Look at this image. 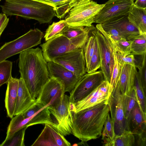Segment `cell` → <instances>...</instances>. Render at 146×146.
Instances as JSON below:
<instances>
[{
    "instance_id": "6da1fadb",
    "label": "cell",
    "mask_w": 146,
    "mask_h": 146,
    "mask_svg": "<svg viewBox=\"0 0 146 146\" xmlns=\"http://www.w3.org/2000/svg\"><path fill=\"white\" fill-rule=\"evenodd\" d=\"M18 66L21 77L32 98L36 101L50 78L47 62L41 49L31 48L20 53Z\"/></svg>"
},
{
    "instance_id": "7a4b0ae2",
    "label": "cell",
    "mask_w": 146,
    "mask_h": 146,
    "mask_svg": "<svg viewBox=\"0 0 146 146\" xmlns=\"http://www.w3.org/2000/svg\"><path fill=\"white\" fill-rule=\"evenodd\" d=\"M109 100L76 113L73 112L72 134L86 143L99 138L110 112Z\"/></svg>"
},
{
    "instance_id": "3957f363",
    "label": "cell",
    "mask_w": 146,
    "mask_h": 146,
    "mask_svg": "<svg viewBox=\"0 0 146 146\" xmlns=\"http://www.w3.org/2000/svg\"><path fill=\"white\" fill-rule=\"evenodd\" d=\"M0 6L3 13L7 16L15 15L34 19L40 24L50 23L56 17L53 7L34 0H6Z\"/></svg>"
},
{
    "instance_id": "277c9868",
    "label": "cell",
    "mask_w": 146,
    "mask_h": 146,
    "mask_svg": "<svg viewBox=\"0 0 146 146\" xmlns=\"http://www.w3.org/2000/svg\"><path fill=\"white\" fill-rule=\"evenodd\" d=\"M94 28L92 25L87 31L71 38L60 35L40 44L44 59L47 62L52 61L54 58L66 52L76 49L83 48L91 32Z\"/></svg>"
},
{
    "instance_id": "5b68a950",
    "label": "cell",
    "mask_w": 146,
    "mask_h": 146,
    "mask_svg": "<svg viewBox=\"0 0 146 146\" xmlns=\"http://www.w3.org/2000/svg\"><path fill=\"white\" fill-rule=\"evenodd\" d=\"M104 4H98L93 0H77L65 17L67 25L89 27L94 23L96 15Z\"/></svg>"
},
{
    "instance_id": "8992f818",
    "label": "cell",
    "mask_w": 146,
    "mask_h": 146,
    "mask_svg": "<svg viewBox=\"0 0 146 146\" xmlns=\"http://www.w3.org/2000/svg\"><path fill=\"white\" fill-rule=\"evenodd\" d=\"M47 107L56 121L57 131L64 136L72 134L73 112L69 96L64 94Z\"/></svg>"
},
{
    "instance_id": "52a82bcc",
    "label": "cell",
    "mask_w": 146,
    "mask_h": 146,
    "mask_svg": "<svg viewBox=\"0 0 146 146\" xmlns=\"http://www.w3.org/2000/svg\"><path fill=\"white\" fill-rule=\"evenodd\" d=\"M44 36L38 29H31L17 39L5 43L0 48V62L40 44Z\"/></svg>"
},
{
    "instance_id": "ba28073f",
    "label": "cell",
    "mask_w": 146,
    "mask_h": 146,
    "mask_svg": "<svg viewBox=\"0 0 146 146\" xmlns=\"http://www.w3.org/2000/svg\"><path fill=\"white\" fill-rule=\"evenodd\" d=\"M123 98V94L120 90L118 78L108 103L110 118L116 136L121 135L125 130L129 131L125 117Z\"/></svg>"
},
{
    "instance_id": "9c48e42d",
    "label": "cell",
    "mask_w": 146,
    "mask_h": 146,
    "mask_svg": "<svg viewBox=\"0 0 146 146\" xmlns=\"http://www.w3.org/2000/svg\"><path fill=\"white\" fill-rule=\"evenodd\" d=\"M104 80L102 71L86 73L79 79L70 92V101L74 104L81 101L96 88Z\"/></svg>"
},
{
    "instance_id": "30bf717a",
    "label": "cell",
    "mask_w": 146,
    "mask_h": 146,
    "mask_svg": "<svg viewBox=\"0 0 146 146\" xmlns=\"http://www.w3.org/2000/svg\"><path fill=\"white\" fill-rule=\"evenodd\" d=\"M96 15L94 23L102 24L118 17L128 15L134 5L133 0H108Z\"/></svg>"
},
{
    "instance_id": "8fae6325",
    "label": "cell",
    "mask_w": 146,
    "mask_h": 146,
    "mask_svg": "<svg viewBox=\"0 0 146 146\" xmlns=\"http://www.w3.org/2000/svg\"><path fill=\"white\" fill-rule=\"evenodd\" d=\"M96 36L104 80L110 83L115 64L113 50L106 37L95 27L91 31Z\"/></svg>"
},
{
    "instance_id": "7c38bea8",
    "label": "cell",
    "mask_w": 146,
    "mask_h": 146,
    "mask_svg": "<svg viewBox=\"0 0 146 146\" xmlns=\"http://www.w3.org/2000/svg\"><path fill=\"white\" fill-rule=\"evenodd\" d=\"M52 61L71 71L79 78L86 73L83 48L66 52L54 58Z\"/></svg>"
},
{
    "instance_id": "4fadbf2b",
    "label": "cell",
    "mask_w": 146,
    "mask_h": 146,
    "mask_svg": "<svg viewBox=\"0 0 146 146\" xmlns=\"http://www.w3.org/2000/svg\"><path fill=\"white\" fill-rule=\"evenodd\" d=\"M111 93L110 83L104 80L85 98L72 104V111L76 113L108 100Z\"/></svg>"
},
{
    "instance_id": "5bb4252c",
    "label": "cell",
    "mask_w": 146,
    "mask_h": 146,
    "mask_svg": "<svg viewBox=\"0 0 146 146\" xmlns=\"http://www.w3.org/2000/svg\"><path fill=\"white\" fill-rule=\"evenodd\" d=\"M48 105L44 106L35 102L22 113L24 119H28V127L37 124H47L52 126L57 131V124L52 119L51 113L47 107Z\"/></svg>"
},
{
    "instance_id": "9a60e30c",
    "label": "cell",
    "mask_w": 146,
    "mask_h": 146,
    "mask_svg": "<svg viewBox=\"0 0 146 146\" xmlns=\"http://www.w3.org/2000/svg\"><path fill=\"white\" fill-rule=\"evenodd\" d=\"M65 93L62 82L58 78L50 77L44 85L36 102L45 106Z\"/></svg>"
},
{
    "instance_id": "2e32d148",
    "label": "cell",
    "mask_w": 146,
    "mask_h": 146,
    "mask_svg": "<svg viewBox=\"0 0 146 146\" xmlns=\"http://www.w3.org/2000/svg\"><path fill=\"white\" fill-rule=\"evenodd\" d=\"M71 144L58 131L50 125L45 124L41 133L32 146H70Z\"/></svg>"
},
{
    "instance_id": "e0dca14e",
    "label": "cell",
    "mask_w": 146,
    "mask_h": 146,
    "mask_svg": "<svg viewBox=\"0 0 146 146\" xmlns=\"http://www.w3.org/2000/svg\"><path fill=\"white\" fill-rule=\"evenodd\" d=\"M47 67L49 77L60 79L64 84L65 92H70L80 79L71 71L53 61L47 62Z\"/></svg>"
},
{
    "instance_id": "ac0fdd59",
    "label": "cell",
    "mask_w": 146,
    "mask_h": 146,
    "mask_svg": "<svg viewBox=\"0 0 146 146\" xmlns=\"http://www.w3.org/2000/svg\"><path fill=\"white\" fill-rule=\"evenodd\" d=\"M103 28H113L119 31L127 40H131L140 34L128 20L127 15L118 17L101 24Z\"/></svg>"
},
{
    "instance_id": "d6986e66",
    "label": "cell",
    "mask_w": 146,
    "mask_h": 146,
    "mask_svg": "<svg viewBox=\"0 0 146 146\" xmlns=\"http://www.w3.org/2000/svg\"><path fill=\"white\" fill-rule=\"evenodd\" d=\"M136 68L125 64L120 68L118 80L120 90L124 95L130 92L134 87Z\"/></svg>"
},
{
    "instance_id": "ffe728a7",
    "label": "cell",
    "mask_w": 146,
    "mask_h": 146,
    "mask_svg": "<svg viewBox=\"0 0 146 146\" xmlns=\"http://www.w3.org/2000/svg\"><path fill=\"white\" fill-rule=\"evenodd\" d=\"M19 86L14 116L22 114L35 102L31 96L23 79H19Z\"/></svg>"
},
{
    "instance_id": "44dd1931",
    "label": "cell",
    "mask_w": 146,
    "mask_h": 146,
    "mask_svg": "<svg viewBox=\"0 0 146 146\" xmlns=\"http://www.w3.org/2000/svg\"><path fill=\"white\" fill-rule=\"evenodd\" d=\"M19 79L11 77L7 84L5 100L7 117L11 118L14 113L19 86Z\"/></svg>"
},
{
    "instance_id": "7402d4cb",
    "label": "cell",
    "mask_w": 146,
    "mask_h": 146,
    "mask_svg": "<svg viewBox=\"0 0 146 146\" xmlns=\"http://www.w3.org/2000/svg\"><path fill=\"white\" fill-rule=\"evenodd\" d=\"M127 122L129 130L133 134L139 136L146 132V119L144 117L137 102L131 111Z\"/></svg>"
},
{
    "instance_id": "603a6c76",
    "label": "cell",
    "mask_w": 146,
    "mask_h": 146,
    "mask_svg": "<svg viewBox=\"0 0 146 146\" xmlns=\"http://www.w3.org/2000/svg\"><path fill=\"white\" fill-rule=\"evenodd\" d=\"M127 18L140 34H146V8H140L134 5L128 15Z\"/></svg>"
},
{
    "instance_id": "cb8c5ba5",
    "label": "cell",
    "mask_w": 146,
    "mask_h": 146,
    "mask_svg": "<svg viewBox=\"0 0 146 146\" xmlns=\"http://www.w3.org/2000/svg\"><path fill=\"white\" fill-rule=\"evenodd\" d=\"M102 135L103 146H113L116 135L109 113L104 123Z\"/></svg>"
},
{
    "instance_id": "d4e9b609",
    "label": "cell",
    "mask_w": 146,
    "mask_h": 146,
    "mask_svg": "<svg viewBox=\"0 0 146 146\" xmlns=\"http://www.w3.org/2000/svg\"><path fill=\"white\" fill-rule=\"evenodd\" d=\"M134 87L136 92L137 103L144 117L146 119V92L143 89L137 71L135 76Z\"/></svg>"
},
{
    "instance_id": "484cf974",
    "label": "cell",
    "mask_w": 146,
    "mask_h": 146,
    "mask_svg": "<svg viewBox=\"0 0 146 146\" xmlns=\"http://www.w3.org/2000/svg\"><path fill=\"white\" fill-rule=\"evenodd\" d=\"M137 101L136 93L134 87L128 94L125 95H123V103L124 114L125 117L127 122L130 113Z\"/></svg>"
},
{
    "instance_id": "4316f807",
    "label": "cell",
    "mask_w": 146,
    "mask_h": 146,
    "mask_svg": "<svg viewBox=\"0 0 146 146\" xmlns=\"http://www.w3.org/2000/svg\"><path fill=\"white\" fill-rule=\"evenodd\" d=\"M131 40V54L136 55L146 53V34H140Z\"/></svg>"
},
{
    "instance_id": "83f0119b",
    "label": "cell",
    "mask_w": 146,
    "mask_h": 146,
    "mask_svg": "<svg viewBox=\"0 0 146 146\" xmlns=\"http://www.w3.org/2000/svg\"><path fill=\"white\" fill-rule=\"evenodd\" d=\"M67 25L64 19L57 22H53L46 30L44 36L46 41L61 35Z\"/></svg>"
},
{
    "instance_id": "f1b7e54d",
    "label": "cell",
    "mask_w": 146,
    "mask_h": 146,
    "mask_svg": "<svg viewBox=\"0 0 146 146\" xmlns=\"http://www.w3.org/2000/svg\"><path fill=\"white\" fill-rule=\"evenodd\" d=\"M27 127L25 126L16 131L9 139L5 140L1 146H25L24 136Z\"/></svg>"
},
{
    "instance_id": "f546056e",
    "label": "cell",
    "mask_w": 146,
    "mask_h": 146,
    "mask_svg": "<svg viewBox=\"0 0 146 146\" xmlns=\"http://www.w3.org/2000/svg\"><path fill=\"white\" fill-rule=\"evenodd\" d=\"M135 140L131 131L125 130L121 135L116 136L113 146H132L134 144Z\"/></svg>"
},
{
    "instance_id": "4dcf8cb0",
    "label": "cell",
    "mask_w": 146,
    "mask_h": 146,
    "mask_svg": "<svg viewBox=\"0 0 146 146\" xmlns=\"http://www.w3.org/2000/svg\"><path fill=\"white\" fill-rule=\"evenodd\" d=\"M13 63L8 60L0 62V86L7 83L11 77Z\"/></svg>"
},
{
    "instance_id": "1f68e13d",
    "label": "cell",
    "mask_w": 146,
    "mask_h": 146,
    "mask_svg": "<svg viewBox=\"0 0 146 146\" xmlns=\"http://www.w3.org/2000/svg\"><path fill=\"white\" fill-rule=\"evenodd\" d=\"M97 43L96 37L91 31L88 41L83 48L86 66L88 65L91 57L94 54Z\"/></svg>"
},
{
    "instance_id": "d6a6232c",
    "label": "cell",
    "mask_w": 146,
    "mask_h": 146,
    "mask_svg": "<svg viewBox=\"0 0 146 146\" xmlns=\"http://www.w3.org/2000/svg\"><path fill=\"white\" fill-rule=\"evenodd\" d=\"M100 67V59L97 42L94 54L88 65L86 66V72L89 73L95 72Z\"/></svg>"
},
{
    "instance_id": "836d02e7",
    "label": "cell",
    "mask_w": 146,
    "mask_h": 146,
    "mask_svg": "<svg viewBox=\"0 0 146 146\" xmlns=\"http://www.w3.org/2000/svg\"><path fill=\"white\" fill-rule=\"evenodd\" d=\"M90 27H74L67 25L61 35L68 38H71L86 32Z\"/></svg>"
},
{
    "instance_id": "e575fe53",
    "label": "cell",
    "mask_w": 146,
    "mask_h": 146,
    "mask_svg": "<svg viewBox=\"0 0 146 146\" xmlns=\"http://www.w3.org/2000/svg\"><path fill=\"white\" fill-rule=\"evenodd\" d=\"M41 2L53 7L55 9L56 17L60 19L63 17L64 7H66L67 1L65 0H34Z\"/></svg>"
},
{
    "instance_id": "d590c367",
    "label": "cell",
    "mask_w": 146,
    "mask_h": 146,
    "mask_svg": "<svg viewBox=\"0 0 146 146\" xmlns=\"http://www.w3.org/2000/svg\"><path fill=\"white\" fill-rule=\"evenodd\" d=\"M113 50L119 64L121 65L127 64L135 66L134 55L131 54L127 55L120 54L117 53L113 48Z\"/></svg>"
},
{
    "instance_id": "8d00e7d4",
    "label": "cell",
    "mask_w": 146,
    "mask_h": 146,
    "mask_svg": "<svg viewBox=\"0 0 146 146\" xmlns=\"http://www.w3.org/2000/svg\"><path fill=\"white\" fill-rule=\"evenodd\" d=\"M114 54L115 64L110 82V90L111 92L119 76L120 68L121 66V65L118 64L114 52Z\"/></svg>"
},
{
    "instance_id": "74e56055",
    "label": "cell",
    "mask_w": 146,
    "mask_h": 146,
    "mask_svg": "<svg viewBox=\"0 0 146 146\" xmlns=\"http://www.w3.org/2000/svg\"><path fill=\"white\" fill-rule=\"evenodd\" d=\"M140 79L145 92H146V60L143 63L142 65L137 68Z\"/></svg>"
},
{
    "instance_id": "f35d334b",
    "label": "cell",
    "mask_w": 146,
    "mask_h": 146,
    "mask_svg": "<svg viewBox=\"0 0 146 146\" xmlns=\"http://www.w3.org/2000/svg\"><path fill=\"white\" fill-rule=\"evenodd\" d=\"M9 19L5 14L0 13V37L3 32L7 26Z\"/></svg>"
},
{
    "instance_id": "ab89813d",
    "label": "cell",
    "mask_w": 146,
    "mask_h": 146,
    "mask_svg": "<svg viewBox=\"0 0 146 146\" xmlns=\"http://www.w3.org/2000/svg\"><path fill=\"white\" fill-rule=\"evenodd\" d=\"M138 138L137 141V144L139 146L146 145V132L141 135L138 136Z\"/></svg>"
},
{
    "instance_id": "60d3db41",
    "label": "cell",
    "mask_w": 146,
    "mask_h": 146,
    "mask_svg": "<svg viewBox=\"0 0 146 146\" xmlns=\"http://www.w3.org/2000/svg\"><path fill=\"white\" fill-rule=\"evenodd\" d=\"M134 5L140 8H146V0H136Z\"/></svg>"
},
{
    "instance_id": "b9f144b4",
    "label": "cell",
    "mask_w": 146,
    "mask_h": 146,
    "mask_svg": "<svg viewBox=\"0 0 146 146\" xmlns=\"http://www.w3.org/2000/svg\"><path fill=\"white\" fill-rule=\"evenodd\" d=\"M0 146H1V144H0Z\"/></svg>"
},
{
    "instance_id": "7bdbcfd3",
    "label": "cell",
    "mask_w": 146,
    "mask_h": 146,
    "mask_svg": "<svg viewBox=\"0 0 146 146\" xmlns=\"http://www.w3.org/2000/svg\"><path fill=\"white\" fill-rule=\"evenodd\" d=\"M1 1V0H0V1Z\"/></svg>"
}]
</instances>
